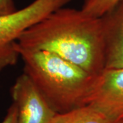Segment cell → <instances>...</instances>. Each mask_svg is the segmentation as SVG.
Wrapping results in <instances>:
<instances>
[{
    "mask_svg": "<svg viewBox=\"0 0 123 123\" xmlns=\"http://www.w3.org/2000/svg\"><path fill=\"white\" fill-rule=\"evenodd\" d=\"M10 94L17 109V123H49L58 114L25 73L17 78Z\"/></svg>",
    "mask_w": 123,
    "mask_h": 123,
    "instance_id": "cell-4",
    "label": "cell"
},
{
    "mask_svg": "<svg viewBox=\"0 0 123 123\" xmlns=\"http://www.w3.org/2000/svg\"><path fill=\"white\" fill-rule=\"evenodd\" d=\"M120 0H83L81 10L85 13L100 18L110 11Z\"/></svg>",
    "mask_w": 123,
    "mask_h": 123,
    "instance_id": "cell-8",
    "label": "cell"
},
{
    "mask_svg": "<svg viewBox=\"0 0 123 123\" xmlns=\"http://www.w3.org/2000/svg\"><path fill=\"white\" fill-rule=\"evenodd\" d=\"M49 123H123L93 106L87 105L64 113H58Z\"/></svg>",
    "mask_w": 123,
    "mask_h": 123,
    "instance_id": "cell-7",
    "label": "cell"
},
{
    "mask_svg": "<svg viewBox=\"0 0 123 123\" xmlns=\"http://www.w3.org/2000/svg\"><path fill=\"white\" fill-rule=\"evenodd\" d=\"M23 48L55 53L97 76L105 68L101 18L63 7L25 31Z\"/></svg>",
    "mask_w": 123,
    "mask_h": 123,
    "instance_id": "cell-1",
    "label": "cell"
},
{
    "mask_svg": "<svg viewBox=\"0 0 123 123\" xmlns=\"http://www.w3.org/2000/svg\"><path fill=\"white\" fill-rule=\"evenodd\" d=\"M70 1L34 0L21 10L0 15V73L17 63V41L23 33Z\"/></svg>",
    "mask_w": 123,
    "mask_h": 123,
    "instance_id": "cell-3",
    "label": "cell"
},
{
    "mask_svg": "<svg viewBox=\"0 0 123 123\" xmlns=\"http://www.w3.org/2000/svg\"><path fill=\"white\" fill-rule=\"evenodd\" d=\"M16 10L14 0H0V15L12 13Z\"/></svg>",
    "mask_w": 123,
    "mask_h": 123,
    "instance_id": "cell-9",
    "label": "cell"
},
{
    "mask_svg": "<svg viewBox=\"0 0 123 123\" xmlns=\"http://www.w3.org/2000/svg\"><path fill=\"white\" fill-rule=\"evenodd\" d=\"M88 105L123 121V68H105L97 75Z\"/></svg>",
    "mask_w": 123,
    "mask_h": 123,
    "instance_id": "cell-5",
    "label": "cell"
},
{
    "mask_svg": "<svg viewBox=\"0 0 123 123\" xmlns=\"http://www.w3.org/2000/svg\"><path fill=\"white\" fill-rule=\"evenodd\" d=\"M105 68H123V0L101 17Z\"/></svg>",
    "mask_w": 123,
    "mask_h": 123,
    "instance_id": "cell-6",
    "label": "cell"
},
{
    "mask_svg": "<svg viewBox=\"0 0 123 123\" xmlns=\"http://www.w3.org/2000/svg\"><path fill=\"white\" fill-rule=\"evenodd\" d=\"M24 73L57 113L88 105L97 76L56 54L23 48L17 43Z\"/></svg>",
    "mask_w": 123,
    "mask_h": 123,
    "instance_id": "cell-2",
    "label": "cell"
},
{
    "mask_svg": "<svg viewBox=\"0 0 123 123\" xmlns=\"http://www.w3.org/2000/svg\"><path fill=\"white\" fill-rule=\"evenodd\" d=\"M18 114L16 105L12 103L7 111L6 115L1 123H17Z\"/></svg>",
    "mask_w": 123,
    "mask_h": 123,
    "instance_id": "cell-10",
    "label": "cell"
}]
</instances>
